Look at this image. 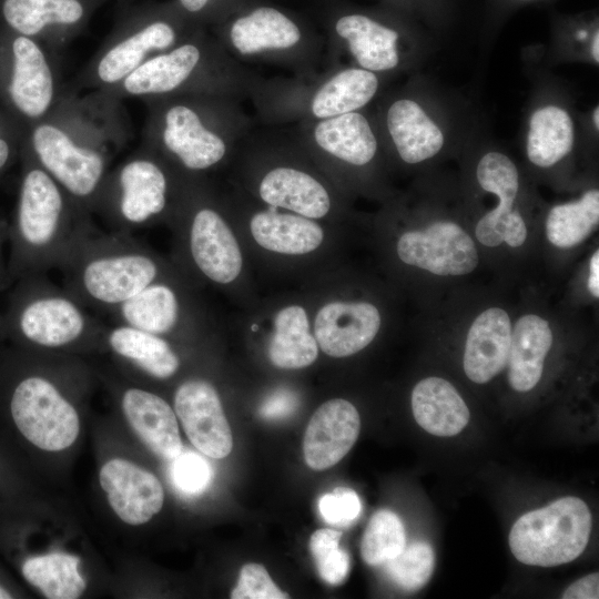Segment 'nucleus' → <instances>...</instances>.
I'll return each mask as SVG.
<instances>
[{"label":"nucleus","mask_w":599,"mask_h":599,"mask_svg":"<svg viewBox=\"0 0 599 599\" xmlns=\"http://www.w3.org/2000/svg\"><path fill=\"white\" fill-rule=\"evenodd\" d=\"M121 101L102 91L83 97L68 91L47 118L29 128L31 160L91 216L111 161L130 139Z\"/></svg>","instance_id":"1"},{"label":"nucleus","mask_w":599,"mask_h":599,"mask_svg":"<svg viewBox=\"0 0 599 599\" xmlns=\"http://www.w3.org/2000/svg\"><path fill=\"white\" fill-rule=\"evenodd\" d=\"M145 101L142 145L187 173L219 165L246 130L232 97L181 94Z\"/></svg>","instance_id":"2"},{"label":"nucleus","mask_w":599,"mask_h":599,"mask_svg":"<svg viewBox=\"0 0 599 599\" xmlns=\"http://www.w3.org/2000/svg\"><path fill=\"white\" fill-rule=\"evenodd\" d=\"M59 270L68 292L87 308L109 314L162 275L159 258L130 233L95 229Z\"/></svg>","instance_id":"3"},{"label":"nucleus","mask_w":599,"mask_h":599,"mask_svg":"<svg viewBox=\"0 0 599 599\" xmlns=\"http://www.w3.org/2000/svg\"><path fill=\"white\" fill-rule=\"evenodd\" d=\"M247 83L246 77L221 45L193 32L171 49L152 57L105 93L119 100L181 94L232 97Z\"/></svg>","instance_id":"4"},{"label":"nucleus","mask_w":599,"mask_h":599,"mask_svg":"<svg viewBox=\"0 0 599 599\" xmlns=\"http://www.w3.org/2000/svg\"><path fill=\"white\" fill-rule=\"evenodd\" d=\"M16 226L20 250L34 271L59 268L94 229L92 216L32 160L21 181Z\"/></svg>","instance_id":"5"},{"label":"nucleus","mask_w":599,"mask_h":599,"mask_svg":"<svg viewBox=\"0 0 599 599\" xmlns=\"http://www.w3.org/2000/svg\"><path fill=\"white\" fill-rule=\"evenodd\" d=\"M193 32L159 9L136 7L124 12L97 52L78 73L70 89L110 91L152 57Z\"/></svg>","instance_id":"6"},{"label":"nucleus","mask_w":599,"mask_h":599,"mask_svg":"<svg viewBox=\"0 0 599 599\" xmlns=\"http://www.w3.org/2000/svg\"><path fill=\"white\" fill-rule=\"evenodd\" d=\"M171 166L143 146L109 171L94 214L113 232L130 233L166 213L171 196Z\"/></svg>","instance_id":"7"},{"label":"nucleus","mask_w":599,"mask_h":599,"mask_svg":"<svg viewBox=\"0 0 599 599\" xmlns=\"http://www.w3.org/2000/svg\"><path fill=\"white\" fill-rule=\"evenodd\" d=\"M591 528L587 504L578 497H562L519 517L510 529L509 547L525 565L555 567L582 554Z\"/></svg>","instance_id":"8"},{"label":"nucleus","mask_w":599,"mask_h":599,"mask_svg":"<svg viewBox=\"0 0 599 599\" xmlns=\"http://www.w3.org/2000/svg\"><path fill=\"white\" fill-rule=\"evenodd\" d=\"M63 286L38 282L20 305L16 326L37 347L60 351L85 343H103L106 325L94 318Z\"/></svg>","instance_id":"9"},{"label":"nucleus","mask_w":599,"mask_h":599,"mask_svg":"<svg viewBox=\"0 0 599 599\" xmlns=\"http://www.w3.org/2000/svg\"><path fill=\"white\" fill-rule=\"evenodd\" d=\"M6 93L29 128L47 118L67 94L59 52L42 42L16 33L9 47Z\"/></svg>","instance_id":"10"},{"label":"nucleus","mask_w":599,"mask_h":599,"mask_svg":"<svg viewBox=\"0 0 599 599\" xmlns=\"http://www.w3.org/2000/svg\"><path fill=\"white\" fill-rule=\"evenodd\" d=\"M10 409L20 433L34 446L60 451L78 438L80 419L54 382L32 375L16 386Z\"/></svg>","instance_id":"11"},{"label":"nucleus","mask_w":599,"mask_h":599,"mask_svg":"<svg viewBox=\"0 0 599 599\" xmlns=\"http://www.w3.org/2000/svg\"><path fill=\"white\" fill-rule=\"evenodd\" d=\"M300 26L273 7H258L229 26L225 45L229 55L244 60L306 61L309 49L303 47Z\"/></svg>","instance_id":"12"},{"label":"nucleus","mask_w":599,"mask_h":599,"mask_svg":"<svg viewBox=\"0 0 599 599\" xmlns=\"http://www.w3.org/2000/svg\"><path fill=\"white\" fill-rule=\"evenodd\" d=\"M105 0H3L1 12L9 28L59 50L84 30Z\"/></svg>","instance_id":"13"},{"label":"nucleus","mask_w":599,"mask_h":599,"mask_svg":"<svg viewBox=\"0 0 599 599\" xmlns=\"http://www.w3.org/2000/svg\"><path fill=\"white\" fill-rule=\"evenodd\" d=\"M476 176L483 190L498 197V205L477 223L475 234L486 246L506 242L511 247L522 245L527 226L520 213L514 209L519 189V175L515 163L504 153L491 151L478 162Z\"/></svg>","instance_id":"14"},{"label":"nucleus","mask_w":599,"mask_h":599,"mask_svg":"<svg viewBox=\"0 0 599 599\" xmlns=\"http://www.w3.org/2000/svg\"><path fill=\"white\" fill-rule=\"evenodd\" d=\"M398 257L406 264L441 276H459L478 265L471 237L456 223L438 221L424 231H408L397 242Z\"/></svg>","instance_id":"15"},{"label":"nucleus","mask_w":599,"mask_h":599,"mask_svg":"<svg viewBox=\"0 0 599 599\" xmlns=\"http://www.w3.org/2000/svg\"><path fill=\"white\" fill-rule=\"evenodd\" d=\"M174 409L189 440L200 453L214 459L231 453L232 432L211 383L200 378L183 382L174 394Z\"/></svg>","instance_id":"16"},{"label":"nucleus","mask_w":599,"mask_h":599,"mask_svg":"<svg viewBox=\"0 0 599 599\" xmlns=\"http://www.w3.org/2000/svg\"><path fill=\"white\" fill-rule=\"evenodd\" d=\"M187 248L199 272L210 281L227 284L242 268V255L231 229L212 206L190 210Z\"/></svg>","instance_id":"17"},{"label":"nucleus","mask_w":599,"mask_h":599,"mask_svg":"<svg viewBox=\"0 0 599 599\" xmlns=\"http://www.w3.org/2000/svg\"><path fill=\"white\" fill-rule=\"evenodd\" d=\"M99 478L111 508L129 525L148 522L163 506L164 490L160 480L129 460H109L102 466Z\"/></svg>","instance_id":"18"},{"label":"nucleus","mask_w":599,"mask_h":599,"mask_svg":"<svg viewBox=\"0 0 599 599\" xmlns=\"http://www.w3.org/2000/svg\"><path fill=\"white\" fill-rule=\"evenodd\" d=\"M361 430L355 406L335 398L313 414L304 435L303 450L308 467L324 470L337 464L352 449Z\"/></svg>","instance_id":"19"},{"label":"nucleus","mask_w":599,"mask_h":599,"mask_svg":"<svg viewBox=\"0 0 599 599\" xmlns=\"http://www.w3.org/2000/svg\"><path fill=\"white\" fill-rule=\"evenodd\" d=\"M379 79L376 73L359 67L343 68L326 75L303 94V102L286 109L296 112L304 120H323L363 109L376 95Z\"/></svg>","instance_id":"20"},{"label":"nucleus","mask_w":599,"mask_h":599,"mask_svg":"<svg viewBox=\"0 0 599 599\" xmlns=\"http://www.w3.org/2000/svg\"><path fill=\"white\" fill-rule=\"evenodd\" d=\"M380 326L378 309L370 303L333 302L315 317V339L332 357H346L365 348Z\"/></svg>","instance_id":"21"},{"label":"nucleus","mask_w":599,"mask_h":599,"mask_svg":"<svg viewBox=\"0 0 599 599\" xmlns=\"http://www.w3.org/2000/svg\"><path fill=\"white\" fill-rule=\"evenodd\" d=\"M304 136L325 154L355 166L368 164L378 149L368 119L358 111L323 120H305Z\"/></svg>","instance_id":"22"},{"label":"nucleus","mask_w":599,"mask_h":599,"mask_svg":"<svg viewBox=\"0 0 599 599\" xmlns=\"http://www.w3.org/2000/svg\"><path fill=\"white\" fill-rule=\"evenodd\" d=\"M121 407L132 429L152 453L171 460L182 450L175 414L162 397L140 387H128Z\"/></svg>","instance_id":"23"},{"label":"nucleus","mask_w":599,"mask_h":599,"mask_svg":"<svg viewBox=\"0 0 599 599\" xmlns=\"http://www.w3.org/2000/svg\"><path fill=\"white\" fill-rule=\"evenodd\" d=\"M511 339V323L500 307H490L473 322L466 339L463 365L467 377L485 384L506 366Z\"/></svg>","instance_id":"24"},{"label":"nucleus","mask_w":599,"mask_h":599,"mask_svg":"<svg viewBox=\"0 0 599 599\" xmlns=\"http://www.w3.org/2000/svg\"><path fill=\"white\" fill-rule=\"evenodd\" d=\"M334 30L359 68L377 73L398 67L399 34L396 30L359 13L341 17Z\"/></svg>","instance_id":"25"},{"label":"nucleus","mask_w":599,"mask_h":599,"mask_svg":"<svg viewBox=\"0 0 599 599\" xmlns=\"http://www.w3.org/2000/svg\"><path fill=\"white\" fill-rule=\"evenodd\" d=\"M258 195L268 206L308 219L324 217L331 209L326 187L312 174L291 165L267 171L258 184Z\"/></svg>","instance_id":"26"},{"label":"nucleus","mask_w":599,"mask_h":599,"mask_svg":"<svg viewBox=\"0 0 599 599\" xmlns=\"http://www.w3.org/2000/svg\"><path fill=\"white\" fill-rule=\"evenodd\" d=\"M385 122L399 158L408 164L435 156L444 145L440 128L412 99L395 100L386 111Z\"/></svg>","instance_id":"27"},{"label":"nucleus","mask_w":599,"mask_h":599,"mask_svg":"<svg viewBox=\"0 0 599 599\" xmlns=\"http://www.w3.org/2000/svg\"><path fill=\"white\" fill-rule=\"evenodd\" d=\"M412 409L417 424L432 435L450 437L459 434L469 422V409L446 379L427 377L412 392Z\"/></svg>","instance_id":"28"},{"label":"nucleus","mask_w":599,"mask_h":599,"mask_svg":"<svg viewBox=\"0 0 599 599\" xmlns=\"http://www.w3.org/2000/svg\"><path fill=\"white\" fill-rule=\"evenodd\" d=\"M552 345V332L542 317L521 316L511 329L507 358L508 380L512 389L529 392L539 382L545 358Z\"/></svg>","instance_id":"29"},{"label":"nucleus","mask_w":599,"mask_h":599,"mask_svg":"<svg viewBox=\"0 0 599 599\" xmlns=\"http://www.w3.org/2000/svg\"><path fill=\"white\" fill-rule=\"evenodd\" d=\"M104 344L116 356L156 379L172 377L180 358L165 337L125 324L106 326Z\"/></svg>","instance_id":"30"},{"label":"nucleus","mask_w":599,"mask_h":599,"mask_svg":"<svg viewBox=\"0 0 599 599\" xmlns=\"http://www.w3.org/2000/svg\"><path fill=\"white\" fill-rule=\"evenodd\" d=\"M110 315L115 323L165 337L179 327L182 304L176 290L159 278Z\"/></svg>","instance_id":"31"},{"label":"nucleus","mask_w":599,"mask_h":599,"mask_svg":"<svg viewBox=\"0 0 599 599\" xmlns=\"http://www.w3.org/2000/svg\"><path fill=\"white\" fill-rule=\"evenodd\" d=\"M250 229L262 247L288 255L309 253L321 245L324 237L322 227L312 219L281 213L274 206L255 213Z\"/></svg>","instance_id":"32"},{"label":"nucleus","mask_w":599,"mask_h":599,"mask_svg":"<svg viewBox=\"0 0 599 599\" xmlns=\"http://www.w3.org/2000/svg\"><path fill=\"white\" fill-rule=\"evenodd\" d=\"M575 143V124L561 106L547 104L530 116L526 141L529 161L540 167H550L566 158Z\"/></svg>","instance_id":"33"},{"label":"nucleus","mask_w":599,"mask_h":599,"mask_svg":"<svg viewBox=\"0 0 599 599\" xmlns=\"http://www.w3.org/2000/svg\"><path fill=\"white\" fill-rule=\"evenodd\" d=\"M274 327L268 345V357L273 365L296 369L311 365L317 358V342L309 333L307 315L302 306L281 309L275 316Z\"/></svg>","instance_id":"34"},{"label":"nucleus","mask_w":599,"mask_h":599,"mask_svg":"<svg viewBox=\"0 0 599 599\" xmlns=\"http://www.w3.org/2000/svg\"><path fill=\"white\" fill-rule=\"evenodd\" d=\"M79 564L74 555L51 552L27 559L22 575L49 599H75L85 589Z\"/></svg>","instance_id":"35"},{"label":"nucleus","mask_w":599,"mask_h":599,"mask_svg":"<svg viewBox=\"0 0 599 599\" xmlns=\"http://www.w3.org/2000/svg\"><path fill=\"white\" fill-rule=\"evenodd\" d=\"M599 223V191L585 192L577 201L550 209L546 220V234L551 244L569 248L585 241Z\"/></svg>","instance_id":"36"},{"label":"nucleus","mask_w":599,"mask_h":599,"mask_svg":"<svg viewBox=\"0 0 599 599\" xmlns=\"http://www.w3.org/2000/svg\"><path fill=\"white\" fill-rule=\"evenodd\" d=\"M406 546L405 528L399 517L388 510L376 511L362 538L361 555L369 566L384 565Z\"/></svg>","instance_id":"37"},{"label":"nucleus","mask_w":599,"mask_h":599,"mask_svg":"<svg viewBox=\"0 0 599 599\" xmlns=\"http://www.w3.org/2000/svg\"><path fill=\"white\" fill-rule=\"evenodd\" d=\"M387 576L402 589L415 591L430 579L435 567V555L427 542L416 541L384 564Z\"/></svg>","instance_id":"38"},{"label":"nucleus","mask_w":599,"mask_h":599,"mask_svg":"<svg viewBox=\"0 0 599 599\" xmlns=\"http://www.w3.org/2000/svg\"><path fill=\"white\" fill-rule=\"evenodd\" d=\"M341 538V531L329 528L317 529L309 538V550L317 572L332 586L344 582L351 568L348 552L339 547Z\"/></svg>","instance_id":"39"},{"label":"nucleus","mask_w":599,"mask_h":599,"mask_svg":"<svg viewBox=\"0 0 599 599\" xmlns=\"http://www.w3.org/2000/svg\"><path fill=\"white\" fill-rule=\"evenodd\" d=\"M174 488L185 496H196L209 488L213 479L211 464L200 454L183 449L170 460Z\"/></svg>","instance_id":"40"},{"label":"nucleus","mask_w":599,"mask_h":599,"mask_svg":"<svg viewBox=\"0 0 599 599\" xmlns=\"http://www.w3.org/2000/svg\"><path fill=\"white\" fill-rule=\"evenodd\" d=\"M233 599H285L283 592L271 579L265 567L246 564L240 571L236 587L231 592Z\"/></svg>","instance_id":"41"},{"label":"nucleus","mask_w":599,"mask_h":599,"mask_svg":"<svg viewBox=\"0 0 599 599\" xmlns=\"http://www.w3.org/2000/svg\"><path fill=\"white\" fill-rule=\"evenodd\" d=\"M318 510L328 524L344 526L359 516L362 504L354 490L338 487L319 498Z\"/></svg>","instance_id":"42"},{"label":"nucleus","mask_w":599,"mask_h":599,"mask_svg":"<svg viewBox=\"0 0 599 599\" xmlns=\"http://www.w3.org/2000/svg\"><path fill=\"white\" fill-rule=\"evenodd\" d=\"M298 403V396L294 390L278 387L263 400L258 413L265 419H281L290 416Z\"/></svg>","instance_id":"43"},{"label":"nucleus","mask_w":599,"mask_h":599,"mask_svg":"<svg viewBox=\"0 0 599 599\" xmlns=\"http://www.w3.org/2000/svg\"><path fill=\"white\" fill-rule=\"evenodd\" d=\"M599 575L592 572L571 583L564 592V599H597L599 598Z\"/></svg>","instance_id":"44"},{"label":"nucleus","mask_w":599,"mask_h":599,"mask_svg":"<svg viewBox=\"0 0 599 599\" xmlns=\"http://www.w3.org/2000/svg\"><path fill=\"white\" fill-rule=\"evenodd\" d=\"M587 286L591 295L598 298L599 297V252L598 250L592 254L590 258Z\"/></svg>","instance_id":"45"},{"label":"nucleus","mask_w":599,"mask_h":599,"mask_svg":"<svg viewBox=\"0 0 599 599\" xmlns=\"http://www.w3.org/2000/svg\"><path fill=\"white\" fill-rule=\"evenodd\" d=\"M176 2L184 12L194 16L203 13L212 0H176Z\"/></svg>","instance_id":"46"},{"label":"nucleus","mask_w":599,"mask_h":599,"mask_svg":"<svg viewBox=\"0 0 599 599\" xmlns=\"http://www.w3.org/2000/svg\"><path fill=\"white\" fill-rule=\"evenodd\" d=\"M12 148L0 128V170H2L8 163L11 156Z\"/></svg>","instance_id":"47"},{"label":"nucleus","mask_w":599,"mask_h":599,"mask_svg":"<svg viewBox=\"0 0 599 599\" xmlns=\"http://www.w3.org/2000/svg\"><path fill=\"white\" fill-rule=\"evenodd\" d=\"M591 57L596 61V63H599V32L597 31L591 40L590 45Z\"/></svg>","instance_id":"48"},{"label":"nucleus","mask_w":599,"mask_h":599,"mask_svg":"<svg viewBox=\"0 0 599 599\" xmlns=\"http://www.w3.org/2000/svg\"><path fill=\"white\" fill-rule=\"evenodd\" d=\"M592 123L596 130L599 129V108L598 105L592 111Z\"/></svg>","instance_id":"49"},{"label":"nucleus","mask_w":599,"mask_h":599,"mask_svg":"<svg viewBox=\"0 0 599 599\" xmlns=\"http://www.w3.org/2000/svg\"><path fill=\"white\" fill-rule=\"evenodd\" d=\"M12 596L0 586V599H10Z\"/></svg>","instance_id":"50"},{"label":"nucleus","mask_w":599,"mask_h":599,"mask_svg":"<svg viewBox=\"0 0 599 599\" xmlns=\"http://www.w3.org/2000/svg\"><path fill=\"white\" fill-rule=\"evenodd\" d=\"M525 1H527V0H525Z\"/></svg>","instance_id":"51"}]
</instances>
